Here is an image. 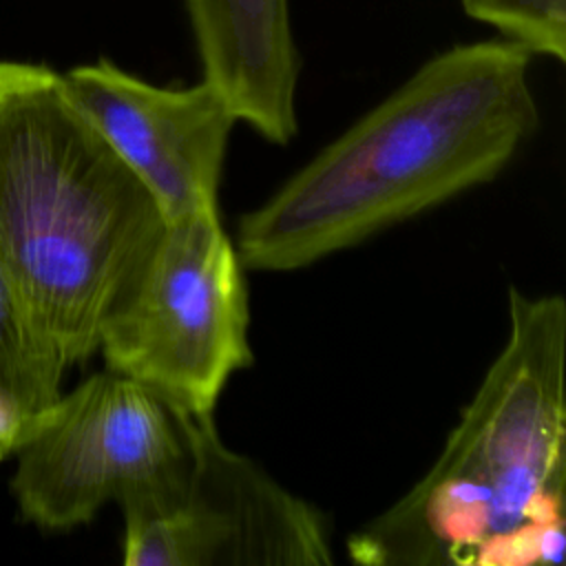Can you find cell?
I'll list each match as a JSON object with an SVG mask.
<instances>
[{
    "label": "cell",
    "instance_id": "3",
    "mask_svg": "<svg viewBox=\"0 0 566 566\" xmlns=\"http://www.w3.org/2000/svg\"><path fill=\"white\" fill-rule=\"evenodd\" d=\"M164 228L64 75L0 60V268L69 365L99 354Z\"/></svg>",
    "mask_w": 566,
    "mask_h": 566
},
{
    "label": "cell",
    "instance_id": "4",
    "mask_svg": "<svg viewBox=\"0 0 566 566\" xmlns=\"http://www.w3.org/2000/svg\"><path fill=\"white\" fill-rule=\"evenodd\" d=\"M13 455L20 515L44 531L88 524L108 502L124 524L168 515L195 464L184 413L113 369L62 394Z\"/></svg>",
    "mask_w": 566,
    "mask_h": 566
},
{
    "label": "cell",
    "instance_id": "9",
    "mask_svg": "<svg viewBox=\"0 0 566 566\" xmlns=\"http://www.w3.org/2000/svg\"><path fill=\"white\" fill-rule=\"evenodd\" d=\"M66 367L69 363L0 268V400L15 413L27 436L60 400Z\"/></svg>",
    "mask_w": 566,
    "mask_h": 566
},
{
    "label": "cell",
    "instance_id": "11",
    "mask_svg": "<svg viewBox=\"0 0 566 566\" xmlns=\"http://www.w3.org/2000/svg\"><path fill=\"white\" fill-rule=\"evenodd\" d=\"M24 427L15 418V413L0 400V462L7 455H13L15 449L24 440Z\"/></svg>",
    "mask_w": 566,
    "mask_h": 566
},
{
    "label": "cell",
    "instance_id": "5",
    "mask_svg": "<svg viewBox=\"0 0 566 566\" xmlns=\"http://www.w3.org/2000/svg\"><path fill=\"white\" fill-rule=\"evenodd\" d=\"M99 354L190 416H212L226 382L254 363L237 245L206 208L168 221Z\"/></svg>",
    "mask_w": 566,
    "mask_h": 566
},
{
    "label": "cell",
    "instance_id": "10",
    "mask_svg": "<svg viewBox=\"0 0 566 566\" xmlns=\"http://www.w3.org/2000/svg\"><path fill=\"white\" fill-rule=\"evenodd\" d=\"M464 13L524 46L566 62V0H460Z\"/></svg>",
    "mask_w": 566,
    "mask_h": 566
},
{
    "label": "cell",
    "instance_id": "1",
    "mask_svg": "<svg viewBox=\"0 0 566 566\" xmlns=\"http://www.w3.org/2000/svg\"><path fill=\"white\" fill-rule=\"evenodd\" d=\"M531 57L504 38L429 57L239 219L243 268H307L495 179L539 124Z\"/></svg>",
    "mask_w": 566,
    "mask_h": 566
},
{
    "label": "cell",
    "instance_id": "7",
    "mask_svg": "<svg viewBox=\"0 0 566 566\" xmlns=\"http://www.w3.org/2000/svg\"><path fill=\"white\" fill-rule=\"evenodd\" d=\"M62 75L80 108L153 195L166 223L219 208L221 168L237 119L203 80L157 86L106 57Z\"/></svg>",
    "mask_w": 566,
    "mask_h": 566
},
{
    "label": "cell",
    "instance_id": "6",
    "mask_svg": "<svg viewBox=\"0 0 566 566\" xmlns=\"http://www.w3.org/2000/svg\"><path fill=\"white\" fill-rule=\"evenodd\" d=\"M184 424L195 458L186 500L168 515L124 524L126 566L334 562L327 520L314 504L230 449L212 416L184 413Z\"/></svg>",
    "mask_w": 566,
    "mask_h": 566
},
{
    "label": "cell",
    "instance_id": "2",
    "mask_svg": "<svg viewBox=\"0 0 566 566\" xmlns=\"http://www.w3.org/2000/svg\"><path fill=\"white\" fill-rule=\"evenodd\" d=\"M566 303L509 287V334L429 471L347 537L371 566L564 557Z\"/></svg>",
    "mask_w": 566,
    "mask_h": 566
},
{
    "label": "cell",
    "instance_id": "8",
    "mask_svg": "<svg viewBox=\"0 0 566 566\" xmlns=\"http://www.w3.org/2000/svg\"><path fill=\"white\" fill-rule=\"evenodd\" d=\"M203 82L237 122L285 146L298 130L290 0H184Z\"/></svg>",
    "mask_w": 566,
    "mask_h": 566
}]
</instances>
